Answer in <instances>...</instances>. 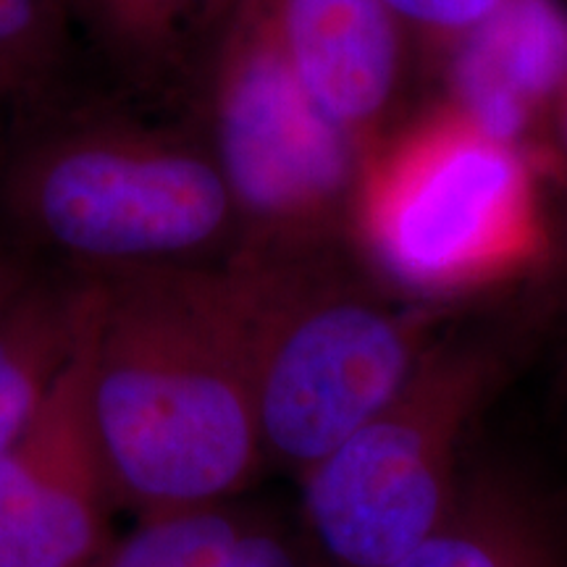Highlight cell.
<instances>
[{"label":"cell","instance_id":"obj_1","mask_svg":"<svg viewBox=\"0 0 567 567\" xmlns=\"http://www.w3.org/2000/svg\"><path fill=\"white\" fill-rule=\"evenodd\" d=\"M92 279V408L116 505L151 517L243 496L268 457L221 264Z\"/></svg>","mask_w":567,"mask_h":567},{"label":"cell","instance_id":"obj_2","mask_svg":"<svg viewBox=\"0 0 567 567\" xmlns=\"http://www.w3.org/2000/svg\"><path fill=\"white\" fill-rule=\"evenodd\" d=\"M221 271L266 457L295 476L379 413L439 342L442 310L389 292L350 243L237 247Z\"/></svg>","mask_w":567,"mask_h":567},{"label":"cell","instance_id":"obj_3","mask_svg":"<svg viewBox=\"0 0 567 567\" xmlns=\"http://www.w3.org/2000/svg\"><path fill=\"white\" fill-rule=\"evenodd\" d=\"M347 239L389 292L434 310L526 274L547 252L526 145L450 101L408 116L365 161Z\"/></svg>","mask_w":567,"mask_h":567},{"label":"cell","instance_id":"obj_4","mask_svg":"<svg viewBox=\"0 0 567 567\" xmlns=\"http://www.w3.org/2000/svg\"><path fill=\"white\" fill-rule=\"evenodd\" d=\"M9 208L40 247L105 276L153 266H216L239 243L231 189L208 145L130 124H87L27 147Z\"/></svg>","mask_w":567,"mask_h":567},{"label":"cell","instance_id":"obj_5","mask_svg":"<svg viewBox=\"0 0 567 567\" xmlns=\"http://www.w3.org/2000/svg\"><path fill=\"white\" fill-rule=\"evenodd\" d=\"M505 375L486 342H436L379 413L302 473V536L321 567H386L457 505L465 442Z\"/></svg>","mask_w":567,"mask_h":567},{"label":"cell","instance_id":"obj_6","mask_svg":"<svg viewBox=\"0 0 567 567\" xmlns=\"http://www.w3.org/2000/svg\"><path fill=\"white\" fill-rule=\"evenodd\" d=\"M208 122V151L237 205V247L350 243L365 158L310 101L274 40L260 0L226 6L210 59Z\"/></svg>","mask_w":567,"mask_h":567},{"label":"cell","instance_id":"obj_7","mask_svg":"<svg viewBox=\"0 0 567 567\" xmlns=\"http://www.w3.org/2000/svg\"><path fill=\"white\" fill-rule=\"evenodd\" d=\"M76 350L27 434L0 460V567H90L116 538L92 408L97 284Z\"/></svg>","mask_w":567,"mask_h":567},{"label":"cell","instance_id":"obj_8","mask_svg":"<svg viewBox=\"0 0 567 567\" xmlns=\"http://www.w3.org/2000/svg\"><path fill=\"white\" fill-rule=\"evenodd\" d=\"M274 40L323 116L368 161L408 118L413 34L384 0H260Z\"/></svg>","mask_w":567,"mask_h":567},{"label":"cell","instance_id":"obj_9","mask_svg":"<svg viewBox=\"0 0 567 567\" xmlns=\"http://www.w3.org/2000/svg\"><path fill=\"white\" fill-rule=\"evenodd\" d=\"M455 74L450 103L523 145L538 109H555L567 80V11L559 0H507L444 55Z\"/></svg>","mask_w":567,"mask_h":567},{"label":"cell","instance_id":"obj_10","mask_svg":"<svg viewBox=\"0 0 567 567\" xmlns=\"http://www.w3.org/2000/svg\"><path fill=\"white\" fill-rule=\"evenodd\" d=\"M386 567H567L547 502L499 467L467 471L442 526Z\"/></svg>","mask_w":567,"mask_h":567},{"label":"cell","instance_id":"obj_11","mask_svg":"<svg viewBox=\"0 0 567 567\" xmlns=\"http://www.w3.org/2000/svg\"><path fill=\"white\" fill-rule=\"evenodd\" d=\"M87 305V276H32L0 310V460L27 434L74 354Z\"/></svg>","mask_w":567,"mask_h":567},{"label":"cell","instance_id":"obj_12","mask_svg":"<svg viewBox=\"0 0 567 567\" xmlns=\"http://www.w3.org/2000/svg\"><path fill=\"white\" fill-rule=\"evenodd\" d=\"M305 536L237 499L221 505L216 528L189 567H313Z\"/></svg>","mask_w":567,"mask_h":567},{"label":"cell","instance_id":"obj_13","mask_svg":"<svg viewBox=\"0 0 567 567\" xmlns=\"http://www.w3.org/2000/svg\"><path fill=\"white\" fill-rule=\"evenodd\" d=\"M66 0H0V90L30 84L61 55Z\"/></svg>","mask_w":567,"mask_h":567},{"label":"cell","instance_id":"obj_14","mask_svg":"<svg viewBox=\"0 0 567 567\" xmlns=\"http://www.w3.org/2000/svg\"><path fill=\"white\" fill-rule=\"evenodd\" d=\"M113 51L132 59L166 53L195 0H66Z\"/></svg>","mask_w":567,"mask_h":567},{"label":"cell","instance_id":"obj_15","mask_svg":"<svg viewBox=\"0 0 567 567\" xmlns=\"http://www.w3.org/2000/svg\"><path fill=\"white\" fill-rule=\"evenodd\" d=\"M408 32L417 51L442 61L460 40L492 17L507 0H384Z\"/></svg>","mask_w":567,"mask_h":567},{"label":"cell","instance_id":"obj_16","mask_svg":"<svg viewBox=\"0 0 567 567\" xmlns=\"http://www.w3.org/2000/svg\"><path fill=\"white\" fill-rule=\"evenodd\" d=\"M551 145H555L557 168L563 174V184L567 187V80L559 90L555 109H551Z\"/></svg>","mask_w":567,"mask_h":567},{"label":"cell","instance_id":"obj_17","mask_svg":"<svg viewBox=\"0 0 567 567\" xmlns=\"http://www.w3.org/2000/svg\"><path fill=\"white\" fill-rule=\"evenodd\" d=\"M30 281H32V276L21 271V266L17 264V260H13L11 255L0 247V310H3L6 305H9Z\"/></svg>","mask_w":567,"mask_h":567}]
</instances>
